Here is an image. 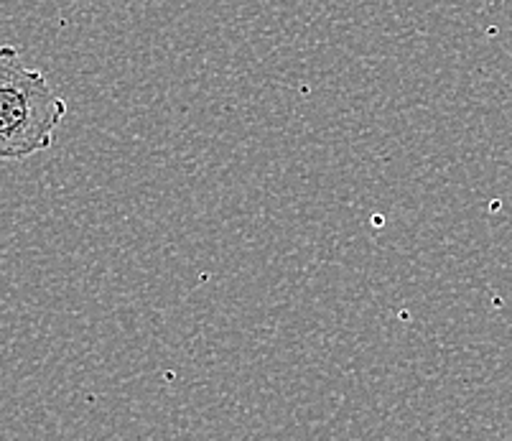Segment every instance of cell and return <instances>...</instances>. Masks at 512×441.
I'll return each instance as SVG.
<instances>
[{"mask_svg": "<svg viewBox=\"0 0 512 441\" xmlns=\"http://www.w3.org/2000/svg\"><path fill=\"white\" fill-rule=\"evenodd\" d=\"M67 102L18 49L0 46V161H23L54 146Z\"/></svg>", "mask_w": 512, "mask_h": 441, "instance_id": "1", "label": "cell"}]
</instances>
